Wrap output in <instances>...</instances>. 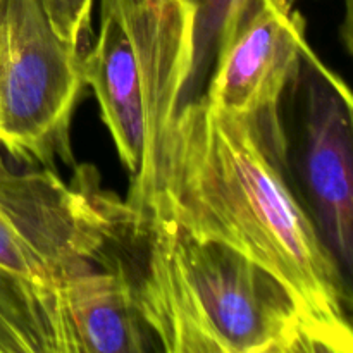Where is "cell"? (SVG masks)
<instances>
[{
  "instance_id": "7a4b0ae2",
  "label": "cell",
  "mask_w": 353,
  "mask_h": 353,
  "mask_svg": "<svg viewBox=\"0 0 353 353\" xmlns=\"http://www.w3.org/2000/svg\"><path fill=\"white\" fill-rule=\"evenodd\" d=\"M134 283L152 336L169 353H310L295 303L264 268L228 245L150 221Z\"/></svg>"
},
{
  "instance_id": "52a82bcc",
  "label": "cell",
  "mask_w": 353,
  "mask_h": 353,
  "mask_svg": "<svg viewBox=\"0 0 353 353\" xmlns=\"http://www.w3.org/2000/svg\"><path fill=\"white\" fill-rule=\"evenodd\" d=\"M68 353H145L152 333L140 312L137 288L119 262L90 264L59 286Z\"/></svg>"
},
{
  "instance_id": "277c9868",
  "label": "cell",
  "mask_w": 353,
  "mask_h": 353,
  "mask_svg": "<svg viewBox=\"0 0 353 353\" xmlns=\"http://www.w3.org/2000/svg\"><path fill=\"white\" fill-rule=\"evenodd\" d=\"M283 105L286 176L353 323V88L307 45Z\"/></svg>"
},
{
  "instance_id": "30bf717a",
  "label": "cell",
  "mask_w": 353,
  "mask_h": 353,
  "mask_svg": "<svg viewBox=\"0 0 353 353\" xmlns=\"http://www.w3.org/2000/svg\"><path fill=\"white\" fill-rule=\"evenodd\" d=\"M340 37L345 50L353 57V0H343V19L340 26Z\"/></svg>"
},
{
  "instance_id": "ba28073f",
  "label": "cell",
  "mask_w": 353,
  "mask_h": 353,
  "mask_svg": "<svg viewBox=\"0 0 353 353\" xmlns=\"http://www.w3.org/2000/svg\"><path fill=\"white\" fill-rule=\"evenodd\" d=\"M193 2H195L193 57L183 102L202 95L219 45L233 24L240 0H193ZM286 2L295 6L296 0H286Z\"/></svg>"
},
{
  "instance_id": "6da1fadb",
  "label": "cell",
  "mask_w": 353,
  "mask_h": 353,
  "mask_svg": "<svg viewBox=\"0 0 353 353\" xmlns=\"http://www.w3.org/2000/svg\"><path fill=\"white\" fill-rule=\"evenodd\" d=\"M283 150L281 119L224 116L203 95L179 103L145 172L130 183L134 231L165 221L234 248L285 286L310 353H353V323L336 274L293 193Z\"/></svg>"
},
{
  "instance_id": "9c48e42d",
  "label": "cell",
  "mask_w": 353,
  "mask_h": 353,
  "mask_svg": "<svg viewBox=\"0 0 353 353\" xmlns=\"http://www.w3.org/2000/svg\"><path fill=\"white\" fill-rule=\"evenodd\" d=\"M41 3L59 37L83 50L90 34L93 0H41Z\"/></svg>"
},
{
  "instance_id": "8992f818",
  "label": "cell",
  "mask_w": 353,
  "mask_h": 353,
  "mask_svg": "<svg viewBox=\"0 0 353 353\" xmlns=\"http://www.w3.org/2000/svg\"><path fill=\"white\" fill-rule=\"evenodd\" d=\"M309 45L305 19L286 0H240L202 95L236 119L281 116V103Z\"/></svg>"
},
{
  "instance_id": "5b68a950",
  "label": "cell",
  "mask_w": 353,
  "mask_h": 353,
  "mask_svg": "<svg viewBox=\"0 0 353 353\" xmlns=\"http://www.w3.org/2000/svg\"><path fill=\"white\" fill-rule=\"evenodd\" d=\"M83 55L59 37L41 0H0V148L10 157L48 169L74 164Z\"/></svg>"
},
{
  "instance_id": "3957f363",
  "label": "cell",
  "mask_w": 353,
  "mask_h": 353,
  "mask_svg": "<svg viewBox=\"0 0 353 353\" xmlns=\"http://www.w3.org/2000/svg\"><path fill=\"white\" fill-rule=\"evenodd\" d=\"M193 21V0H100L83 74L130 183L145 172L155 138L185 99Z\"/></svg>"
}]
</instances>
